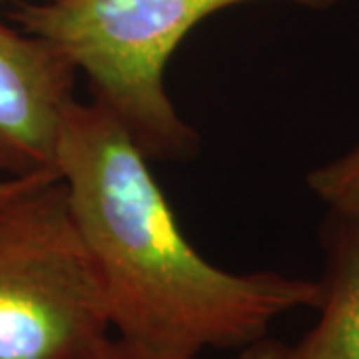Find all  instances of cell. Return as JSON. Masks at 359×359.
I'll use <instances>...</instances> for the list:
<instances>
[{
  "label": "cell",
  "instance_id": "obj_1",
  "mask_svg": "<svg viewBox=\"0 0 359 359\" xmlns=\"http://www.w3.org/2000/svg\"><path fill=\"white\" fill-rule=\"evenodd\" d=\"M150 162L98 102L74 98L66 108L56 174L118 337L158 358L198 359L242 349L278 318L318 308L320 282L208 262L184 236Z\"/></svg>",
  "mask_w": 359,
  "mask_h": 359
},
{
  "label": "cell",
  "instance_id": "obj_2",
  "mask_svg": "<svg viewBox=\"0 0 359 359\" xmlns=\"http://www.w3.org/2000/svg\"><path fill=\"white\" fill-rule=\"evenodd\" d=\"M245 2L257 0H42L18 4L13 18L65 52L150 160L178 162L200 140L168 94V62L194 26ZM280 2L325 11L339 0Z\"/></svg>",
  "mask_w": 359,
  "mask_h": 359
},
{
  "label": "cell",
  "instance_id": "obj_3",
  "mask_svg": "<svg viewBox=\"0 0 359 359\" xmlns=\"http://www.w3.org/2000/svg\"><path fill=\"white\" fill-rule=\"evenodd\" d=\"M110 330L62 180L28 176L0 200V359H74Z\"/></svg>",
  "mask_w": 359,
  "mask_h": 359
},
{
  "label": "cell",
  "instance_id": "obj_4",
  "mask_svg": "<svg viewBox=\"0 0 359 359\" xmlns=\"http://www.w3.org/2000/svg\"><path fill=\"white\" fill-rule=\"evenodd\" d=\"M78 70L48 40L0 22V174H56Z\"/></svg>",
  "mask_w": 359,
  "mask_h": 359
},
{
  "label": "cell",
  "instance_id": "obj_5",
  "mask_svg": "<svg viewBox=\"0 0 359 359\" xmlns=\"http://www.w3.org/2000/svg\"><path fill=\"white\" fill-rule=\"evenodd\" d=\"M327 212L320 318L294 346L295 359H359V208Z\"/></svg>",
  "mask_w": 359,
  "mask_h": 359
},
{
  "label": "cell",
  "instance_id": "obj_6",
  "mask_svg": "<svg viewBox=\"0 0 359 359\" xmlns=\"http://www.w3.org/2000/svg\"><path fill=\"white\" fill-rule=\"evenodd\" d=\"M308 186L327 210L359 208V142L341 156L313 168Z\"/></svg>",
  "mask_w": 359,
  "mask_h": 359
},
{
  "label": "cell",
  "instance_id": "obj_7",
  "mask_svg": "<svg viewBox=\"0 0 359 359\" xmlns=\"http://www.w3.org/2000/svg\"><path fill=\"white\" fill-rule=\"evenodd\" d=\"M74 359H164L158 358L154 353H148L140 347L132 346L128 341H124L122 337H112L108 334L102 339H98L96 344L86 347L82 353H78Z\"/></svg>",
  "mask_w": 359,
  "mask_h": 359
},
{
  "label": "cell",
  "instance_id": "obj_8",
  "mask_svg": "<svg viewBox=\"0 0 359 359\" xmlns=\"http://www.w3.org/2000/svg\"><path fill=\"white\" fill-rule=\"evenodd\" d=\"M233 359H295V355L292 346L262 337L254 344L238 349V355Z\"/></svg>",
  "mask_w": 359,
  "mask_h": 359
},
{
  "label": "cell",
  "instance_id": "obj_9",
  "mask_svg": "<svg viewBox=\"0 0 359 359\" xmlns=\"http://www.w3.org/2000/svg\"><path fill=\"white\" fill-rule=\"evenodd\" d=\"M26 178H28V176H26ZM22 180L25 178H6V176H0V200L6 198L11 192H14V190L20 186Z\"/></svg>",
  "mask_w": 359,
  "mask_h": 359
},
{
  "label": "cell",
  "instance_id": "obj_10",
  "mask_svg": "<svg viewBox=\"0 0 359 359\" xmlns=\"http://www.w3.org/2000/svg\"><path fill=\"white\" fill-rule=\"evenodd\" d=\"M0 2H2V0H0Z\"/></svg>",
  "mask_w": 359,
  "mask_h": 359
}]
</instances>
